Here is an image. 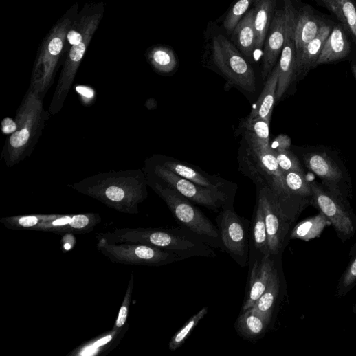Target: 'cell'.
I'll return each instance as SVG.
<instances>
[{"instance_id":"6da1fadb","label":"cell","mask_w":356,"mask_h":356,"mask_svg":"<svg viewBox=\"0 0 356 356\" xmlns=\"http://www.w3.org/2000/svg\"><path fill=\"white\" fill-rule=\"evenodd\" d=\"M241 148L240 168L256 184L266 187L274 194L287 215L295 222L312 205L313 200L291 195L285 185L282 170L275 152L254 134L245 131Z\"/></svg>"},{"instance_id":"7a4b0ae2","label":"cell","mask_w":356,"mask_h":356,"mask_svg":"<svg viewBox=\"0 0 356 356\" xmlns=\"http://www.w3.org/2000/svg\"><path fill=\"white\" fill-rule=\"evenodd\" d=\"M117 212L139 214L147 197V180L141 170L111 171L91 175L69 186Z\"/></svg>"},{"instance_id":"3957f363","label":"cell","mask_w":356,"mask_h":356,"mask_svg":"<svg viewBox=\"0 0 356 356\" xmlns=\"http://www.w3.org/2000/svg\"><path fill=\"white\" fill-rule=\"evenodd\" d=\"M97 238H103L112 244L137 243L153 246L180 255L185 259L216 256L210 245L185 227L115 228L105 233H98Z\"/></svg>"},{"instance_id":"277c9868","label":"cell","mask_w":356,"mask_h":356,"mask_svg":"<svg viewBox=\"0 0 356 356\" xmlns=\"http://www.w3.org/2000/svg\"><path fill=\"white\" fill-rule=\"evenodd\" d=\"M43 100L29 88L17 112V130L8 137L3 148L2 158L7 166L19 164L34 151L49 115Z\"/></svg>"},{"instance_id":"5b68a950","label":"cell","mask_w":356,"mask_h":356,"mask_svg":"<svg viewBox=\"0 0 356 356\" xmlns=\"http://www.w3.org/2000/svg\"><path fill=\"white\" fill-rule=\"evenodd\" d=\"M78 10L76 4L52 27L39 47L30 87L42 99L54 83L69 32L79 14Z\"/></svg>"},{"instance_id":"8992f818","label":"cell","mask_w":356,"mask_h":356,"mask_svg":"<svg viewBox=\"0 0 356 356\" xmlns=\"http://www.w3.org/2000/svg\"><path fill=\"white\" fill-rule=\"evenodd\" d=\"M104 12V5L101 3L86 5L79 14L82 25V36L67 52L62 74L58 78L48 109L49 115H54L63 109L87 49L102 19Z\"/></svg>"},{"instance_id":"52a82bcc","label":"cell","mask_w":356,"mask_h":356,"mask_svg":"<svg viewBox=\"0 0 356 356\" xmlns=\"http://www.w3.org/2000/svg\"><path fill=\"white\" fill-rule=\"evenodd\" d=\"M100 221V216L94 213L32 214L0 219V222L11 230L41 231L57 234L89 233Z\"/></svg>"},{"instance_id":"ba28073f","label":"cell","mask_w":356,"mask_h":356,"mask_svg":"<svg viewBox=\"0 0 356 356\" xmlns=\"http://www.w3.org/2000/svg\"><path fill=\"white\" fill-rule=\"evenodd\" d=\"M149 185L166 203L178 223L200 236L210 246L222 247L219 229L190 200L166 185L158 182Z\"/></svg>"},{"instance_id":"9c48e42d","label":"cell","mask_w":356,"mask_h":356,"mask_svg":"<svg viewBox=\"0 0 356 356\" xmlns=\"http://www.w3.org/2000/svg\"><path fill=\"white\" fill-rule=\"evenodd\" d=\"M211 49L214 65L231 87L249 93L256 92L254 71L240 50L222 34L213 37Z\"/></svg>"},{"instance_id":"30bf717a","label":"cell","mask_w":356,"mask_h":356,"mask_svg":"<svg viewBox=\"0 0 356 356\" xmlns=\"http://www.w3.org/2000/svg\"><path fill=\"white\" fill-rule=\"evenodd\" d=\"M98 251L113 263L159 267L185 260L180 255L153 246L137 243L112 244L97 238Z\"/></svg>"},{"instance_id":"8fae6325","label":"cell","mask_w":356,"mask_h":356,"mask_svg":"<svg viewBox=\"0 0 356 356\" xmlns=\"http://www.w3.org/2000/svg\"><path fill=\"white\" fill-rule=\"evenodd\" d=\"M306 166L322 181V185L331 192L346 199L352 193L351 181L340 158L322 148H309L303 156Z\"/></svg>"},{"instance_id":"7c38bea8","label":"cell","mask_w":356,"mask_h":356,"mask_svg":"<svg viewBox=\"0 0 356 356\" xmlns=\"http://www.w3.org/2000/svg\"><path fill=\"white\" fill-rule=\"evenodd\" d=\"M311 186L312 205L327 218L334 227L340 240L345 243L351 238L356 229V216L348 199L315 181H311Z\"/></svg>"},{"instance_id":"4fadbf2b","label":"cell","mask_w":356,"mask_h":356,"mask_svg":"<svg viewBox=\"0 0 356 356\" xmlns=\"http://www.w3.org/2000/svg\"><path fill=\"white\" fill-rule=\"evenodd\" d=\"M155 175L169 188L179 192L190 201L212 210L224 206L227 197L219 188L202 187L177 175L162 164L155 166Z\"/></svg>"},{"instance_id":"5bb4252c","label":"cell","mask_w":356,"mask_h":356,"mask_svg":"<svg viewBox=\"0 0 356 356\" xmlns=\"http://www.w3.org/2000/svg\"><path fill=\"white\" fill-rule=\"evenodd\" d=\"M221 242L225 250L241 266L249 261V241L243 219L233 210L224 209L217 219Z\"/></svg>"},{"instance_id":"9a60e30c","label":"cell","mask_w":356,"mask_h":356,"mask_svg":"<svg viewBox=\"0 0 356 356\" xmlns=\"http://www.w3.org/2000/svg\"><path fill=\"white\" fill-rule=\"evenodd\" d=\"M258 203L263 207L267 226L270 255L282 251L286 237L293 223L287 216L274 194L266 187H258Z\"/></svg>"},{"instance_id":"2e32d148","label":"cell","mask_w":356,"mask_h":356,"mask_svg":"<svg viewBox=\"0 0 356 356\" xmlns=\"http://www.w3.org/2000/svg\"><path fill=\"white\" fill-rule=\"evenodd\" d=\"M284 10L286 15V39L281 52L279 67V77L276 90V102L280 101L287 93L296 76V50L294 42V26L296 12L291 0H285Z\"/></svg>"},{"instance_id":"e0dca14e","label":"cell","mask_w":356,"mask_h":356,"mask_svg":"<svg viewBox=\"0 0 356 356\" xmlns=\"http://www.w3.org/2000/svg\"><path fill=\"white\" fill-rule=\"evenodd\" d=\"M286 15L283 9L274 15L265 42L262 72L264 79H267L271 73L282 52L286 39Z\"/></svg>"},{"instance_id":"ac0fdd59","label":"cell","mask_w":356,"mask_h":356,"mask_svg":"<svg viewBox=\"0 0 356 356\" xmlns=\"http://www.w3.org/2000/svg\"><path fill=\"white\" fill-rule=\"evenodd\" d=\"M326 23L315 14L309 5L302 8L296 14L294 42L296 52L313 41Z\"/></svg>"},{"instance_id":"d6986e66","label":"cell","mask_w":356,"mask_h":356,"mask_svg":"<svg viewBox=\"0 0 356 356\" xmlns=\"http://www.w3.org/2000/svg\"><path fill=\"white\" fill-rule=\"evenodd\" d=\"M332 30L331 25L326 24L313 41L296 52V68L298 80H303L311 70L317 67L318 58Z\"/></svg>"},{"instance_id":"ffe728a7","label":"cell","mask_w":356,"mask_h":356,"mask_svg":"<svg viewBox=\"0 0 356 356\" xmlns=\"http://www.w3.org/2000/svg\"><path fill=\"white\" fill-rule=\"evenodd\" d=\"M274 263L271 256L263 257L254 263L249 285L247 298L243 307L244 312L254 307L268 285Z\"/></svg>"},{"instance_id":"44dd1931","label":"cell","mask_w":356,"mask_h":356,"mask_svg":"<svg viewBox=\"0 0 356 356\" xmlns=\"http://www.w3.org/2000/svg\"><path fill=\"white\" fill-rule=\"evenodd\" d=\"M129 329V324L121 329H111L78 346L68 355L93 356L107 355L120 344Z\"/></svg>"},{"instance_id":"7402d4cb","label":"cell","mask_w":356,"mask_h":356,"mask_svg":"<svg viewBox=\"0 0 356 356\" xmlns=\"http://www.w3.org/2000/svg\"><path fill=\"white\" fill-rule=\"evenodd\" d=\"M346 32L341 23L333 28L318 58L317 67L342 60L349 54L351 47Z\"/></svg>"},{"instance_id":"603a6c76","label":"cell","mask_w":356,"mask_h":356,"mask_svg":"<svg viewBox=\"0 0 356 356\" xmlns=\"http://www.w3.org/2000/svg\"><path fill=\"white\" fill-rule=\"evenodd\" d=\"M255 10L247 13L232 32V40L244 56L250 63L254 61L256 49V31L254 27Z\"/></svg>"},{"instance_id":"cb8c5ba5","label":"cell","mask_w":356,"mask_h":356,"mask_svg":"<svg viewBox=\"0 0 356 356\" xmlns=\"http://www.w3.org/2000/svg\"><path fill=\"white\" fill-rule=\"evenodd\" d=\"M278 77L279 67L277 65L267 77L262 93L247 120H252L260 118L268 122L271 121L273 109L276 102Z\"/></svg>"},{"instance_id":"d4e9b609","label":"cell","mask_w":356,"mask_h":356,"mask_svg":"<svg viewBox=\"0 0 356 356\" xmlns=\"http://www.w3.org/2000/svg\"><path fill=\"white\" fill-rule=\"evenodd\" d=\"M271 321V318L252 307L243 312L236 322L235 329L244 337L254 340L265 333Z\"/></svg>"},{"instance_id":"484cf974","label":"cell","mask_w":356,"mask_h":356,"mask_svg":"<svg viewBox=\"0 0 356 356\" xmlns=\"http://www.w3.org/2000/svg\"><path fill=\"white\" fill-rule=\"evenodd\" d=\"M275 0H256L255 3L254 27L256 49L264 45L273 19Z\"/></svg>"},{"instance_id":"4316f807","label":"cell","mask_w":356,"mask_h":356,"mask_svg":"<svg viewBox=\"0 0 356 356\" xmlns=\"http://www.w3.org/2000/svg\"><path fill=\"white\" fill-rule=\"evenodd\" d=\"M331 223L327 218L320 213L309 217L296 225L291 232V238L298 239L305 242L318 238Z\"/></svg>"},{"instance_id":"83f0119b","label":"cell","mask_w":356,"mask_h":356,"mask_svg":"<svg viewBox=\"0 0 356 356\" xmlns=\"http://www.w3.org/2000/svg\"><path fill=\"white\" fill-rule=\"evenodd\" d=\"M147 59L153 69L160 74H170L177 66L174 52L165 46H155L150 49Z\"/></svg>"},{"instance_id":"f1b7e54d","label":"cell","mask_w":356,"mask_h":356,"mask_svg":"<svg viewBox=\"0 0 356 356\" xmlns=\"http://www.w3.org/2000/svg\"><path fill=\"white\" fill-rule=\"evenodd\" d=\"M280 288V277L277 269L274 267L266 289L254 305L260 313L272 318Z\"/></svg>"},{"instance_id":"f546056e","label":"cell","mask_w":356,"mask_h":356,"mask_svg":"<svg viewBox=\"0 0 356 356\" xmlns=\"http://www.w3.org/2000/svg\"><path fill=\"white\" fill-rule=\"evenodd\" d=\"M252 240L254 248L263 255V257L271 256L265 214L261 204L258 202L252 228Z\"/></svg>"},{"instance_id":"4dcf8cb0","label":"cell","mask_w":356,"mask_h":356,"mask_svg":"<svg viewBox=\"0 0 356 356\" xmlns=\"http://www.w3.org/2000/svg\"><path fill=\"white\" fill-rule=\"evenodd\" d=\"M162 164L177 175H179L185 178V179L193 182L198 186L211 189L219 188V186H221L220 184L212 183L204 175L183 163L176 161L166 160Z\"/></svg>"},{"instance_id":"1f68e13d","label":"cell","mask_w":356,"mask_h":356,"mask_svg":"<svg viewBox=\"0 0 356 356\" xmlns=\"http://www.w3.org/2000/svg\"><path fill=\"white\" fill-rule=\"evenodd\" d=\"M285 181L289 192L295 197L313 200L311 181L305 173L289 171L284 173Z\"/></svg>"},{"instance_id":"d6a6232c","label":"cell","mask_w":356,"mask_h":356,"mask_svg":"<svg viewBox=\"0 0 356 356\" xmlns=\"http://www.w3.org/2000/svg\"><path fill=\"white\" fill-rule=\"evenodd\" d=\"M208 313V309L205 307L192 317L186 324L172 337L168 344L169 349L170 351H175L183 346L200 322L207 315Z\"/></svg>"},{"instance_id":"836d02e7","label":"cell","mask_w":356,"mask_h":356,"mask_svg":"<svg viewBox=\"0 0 356 356\" xmlns=\"http://www.w3.org/2000/svg\"><path fill=\"white\" fill-rule=\"evenodd\" d=\"M256 1V0H238L232 6L223 22L224 28L227 33L232 34L236 25Z\"/></svg>"},{"instance_id":"e575fe53","label":"cell","mask_w":356,"mask_h":356,"mask_svg":"<svg viewBox=\"0 0 356 356\" xmlns=\"http://www.w3.org/2000/svg\"><path fill=\"white\" fill-rule=\"evenodd\" d=\"M346 23V31L356 42V3L355 0H336Z\"/></svg>"},{"instance_id":"d590c367","label":"cell","mask_w":356,"mask_h":356,"mask_svg":"<svg viewBox=\"0 0 356 356\" xmlns=\"http://www.w3.org/2000/svg\"><path fill=\"white\" fill-rule=\"evenodd\" d=\"M269 125L270 122L263 120V118H254L252 120L246 118L245 121L242 122L241 127L245 131L252 133L266 144H270Z\"/></svg>"},{"instance_id":"8d00e7d4","label":"cell","mask_w":356,"mask_h":356,"mask_svg":"<svg viewBox=\"0 0 356 356\" xmlns=\"http://www.w3.org/2000/svg\"><path fill=\"white\" fill-rule=\"evenodd\" d=\"M134 290V275L131 277L129 286L124 296L122 307L118 312L115 324L111 329L118 330L124 328L128 324L131 304Z\"/></svg>"},{"instance_id":"74e56055","label":"cell","mask_w":356,"mask_h":356,"mask_svg":"<svg viewBox=\"0 0 356 356\" xmlns=\"http://www.w3.org/2000/svg\"><path fill=\"white\" fill-rule=\"evenodd\" d=\"M356 285V255L339 280L337 288L338 298L346 296Z\"/></svg>"},{"instance_id":"f35d334b","label":"cell","mask_w":356,"mask_h":356,"mask_svg":"<svg viewBox=\"0 0 356 356\" xmlns=\"http://www.w3.org/2000/svg\"><path fill=\"white\" fill-rule=\"evenodd\" d=\"M277 162L283 173L289 171H298L305 173L304 168L299 160L291 151L285 150L275 152Z\"/></svg>"},{"instance_id":"ab89813d","label":"cell","mask_w":356,"mask_h":356,"mask_svg":"<svg viewBox=\"0 0 356 356\" xmlns=\"http://www.w3.org/2000/svg\"><path fill=\"white\" fill-rule=\"evenodd\" d=\"M291 144V139L288 136L280 135L274 139L272 144H270V146L274 152H280L289 150Z\"/></svg>"},{"instance_id":"60d3db41","label":"cell","mask_w":356,"mask_h":356,"mask_svg":"<svg viewBox=\"0 0 356 356\" xmlns=\"http://www.w3.org/2000/svg\"><path fill=\"white\" fill-rule=\"evenodd\" d=\"M325 6L335 14V16L340 21V23L342 24L346 30V23L342 16L341 10L336 2V0H322Z\"/></svg>"},{"instance_id":"b9f144b4","label":"cell","mask_w":356,"mask_h":356,"mask_svg":"<svg viewBox=\"0 0 356 356\" xmlns=\"http://www.w3.org/2000/svg\"><path fill=\"white\" fill-rule=\"evenodd\" d=\"M2 130L5 134L14 133L17 130V124L10 118H6L2 123Z\"/></svg>"},{"instance_id":"7bdbcfd3","label":"cell","mask_w":356,"mask_h":356,"mask_svg":"<svg viewBox=\"0 0 356 356\" xmlns=\"http://www.w3.org/2000/svg\"><path fill=\"white\" fill-rule=\"evenodd\" d=\"M351 71L353 74V76L356 80V63L355 62H353L351 63Z\"/></svg>"},{"instance_id":"ee69618b","label":"cell","mask_w":356,"mask_h":356,"mask_svg":"<svg viewBox=\"0 0 356 356\" xmlns=\"http://www.w3.org/2000/svg\"><path fill=\"white\" fill-rule=\"evenodd\" d=\"M356 255V243L350 250V256L353 257Z\"/></svg>"},{"instance_id":"f6af8a7d","label":"cell","mask_w":356,"mask_h":356,"mask_svg":"<svg viewBox=\"0 0 356 356\" xmlns=\"http://www.w3.org/2000/svg\"><path fill=\"white\" fill-rule=\"evenodd\" d=\"M353 311L355 315L356 316V303L353 307Z\"/></svg>"}]
</instances>
